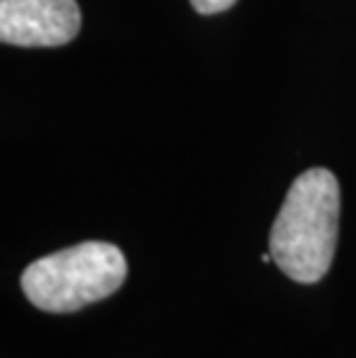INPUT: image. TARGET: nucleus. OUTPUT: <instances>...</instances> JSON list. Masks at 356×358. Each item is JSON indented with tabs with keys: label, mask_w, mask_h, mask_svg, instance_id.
I'll return each instance as SVG.
<instances>
[{
	"label": "nucleus",
	"mask_w": 356,
	"mask_h": 358,
	"mask_svg": "<svg viewBox=\"0 0 356 358\" xmlns=\"http://www.w3.org/2000/svg\"><path fill=\"white\" fill-rule=\"evenodd\" d=\"M340 187L329 169H308L292 182L273 229L271 255L287 278L315 285L331 268L338 245Z\"/></svg>",
	"instance_id": "1"
},
{
	"label": "nucleus",
	"mask_w": 356,
	"mask_h": 358,
	"mask_svg": "<svg viewBox=\"0 0 356 358\" xmlns=\"http://www.w3.org/2000/svg\"><path fill=\"white\" fill-rule=\"evenodd\" d=\"M125 278L127 262L120 248L88 241L33 262L21 275V289L35 308L60 315L109 299Z\"/></svg>",
	"instance_id": "2"
},
{
	"label": "nucleus",
	"mask_w": 356,
	"mask_h": 358,
	"mask_svg": "<svg viewBox=\"0 0 356 358\" xmlns=\"http://www.w3.org/2000/svg\"><path fill=\"white\" fill-rule=\"evenodd\" d=\"M79 28L77 0H0V40L12 47H63Z\"/></svg>",
	"instance_id": "3"
},
{
	"label": "nucleus",
	"mask_w": 356,
	"mask_h": 358,
	"mask_svg": "<svg viewBox=\"0 0 356 358\" xmlns=\"http://www.w3.org/2000/svg\"><path fill=\"white\" fill-rule=\"evenodd\" d=\"M236 3V0H190V5L194 7L199 14H218L225 12Z\"/></svg>",
	"instance_id": "4"
}]
</instances>
